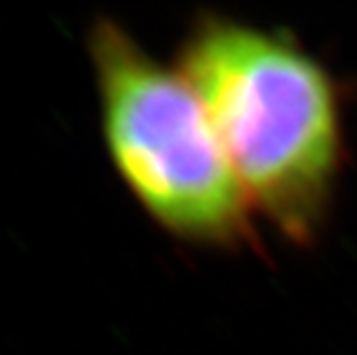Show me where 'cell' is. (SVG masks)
Listing matches in <instances>:
<instances>
[{"instance_id":"obj_1","label":"cell","mask_w":357,"mask_h":355,"mask_svg":"<svg viewBox=\"0 0 357 355\" xmlns=\"http://www.w3.org/2000/svg\"><path fill=\"white\" fill-rule=\"evenodd\" d=\"M178 70L252 210L288 240H314L341 164L339 100L323 65L288 37L210 17L187 37Z\"/></svg>"},{"instance_id":"obj_2","label":"cell","mask_w":357,"mask_h":355,"mask_svg":"<svg viewBox=\"0 0 357 355\" xmlns=\"http://www.w3.org/2000/svg\"><path fill=\"white\" fill-rule=\"evenodd\" d=\"M93 58L109 153L150 217L192 243L252 236V203L182 72L159 65L111 21L93 30Z\"/></svg>"}]
</instances>
